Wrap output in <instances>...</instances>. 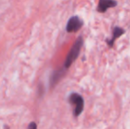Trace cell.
Instances as JSON below:
<instances>
[{
    "instance_id": "1",
    "label": "cell",
    "mask_w": 130,
    "mask_h": 129,
    "mask_svg": "<svg viewBox=\"0 0 130 129\" xmlns=\"http://www.w3.org/2000/svg\"><path fill=\"white\" fill-rule=\"evenodd\" d=\"M82 44H83V40H82V37H79L75 41V43H74L72 49L70 50L67 59H66V61H65L66 68L70 67V65L73 64V62L78 58L79 54H80V49H82Z\"/></svg>"
},
{
    "instance_id": "2",
    "label": "cell",
    "mask_w": 130,
    "mask_h": 129,
    "mask_svg": "<svg viewBox=\"0 0 130 129\" xmlns=\"http://www.w3.org/2000/svg\"><path fill=\"white\" fill-rule=\"evenodd\" d=\"M69 101L74 106V116H79L82 112L83 110V106H84V101L83 98L82 97V96H80L77 93H73L69 97Z\"/></svg>"
},
{
    "instance_id": "3",
    "label": "cell",
    "mask_w": 130,
    "mask_h": 129,
    "mask_svg": "<svg viewBox=\"0 0 130 129\" xmlns=\"http://www.w3.org/2000/svg\"><path fill=\"white\" fill-rule=\"evenodd\" d=\"M83 22L77 16H74V17L70 18L67 22V31L68 33H74L77 32L79 29L82 27Z\"/></svg>"
},
{
    "instance_id": "4",
    "label": "cell",
    "mask_w": 130,
    "mask_h": 129,
    "mask_svg": "<svg viewBox=\"0 0 130 129\" xmlns=\"http://www.w3.org/2000/svg\"><path fill=\"white\" fill-rule=\"evenodd\" d=\"M117 5V2L115 0H99L98 5V11L99 12H106L108 8H111Z\"/></svg>"
},
{
    "instance_id": "5",
    "label": "cell",
    "mask_w": 130,
    "mask_h": 129,
    "mask_svg": "<svg viewBox=\"0 0 130 129\" xmlns=\"http://www.w3.org/2000/svg\"><path fill=\"white\" fill-rule=\"evenodd\" d=\"M124 33H125L124 29H122V28H115L112 32V37H111V39L110 40V41H108V45H109L110 47H112L113 43H114L115 40L120 37L121 34H123Z\"/></svg>"
},
{
    "instance_id": "6",
    "label": "cell",
    "mask_w": 130,
    "mask_h": 129,
    "mask_svg": "<svg viewBox=\"0 0 130 129\" xmlns=\"http://www.w3.org/2000/svg\"><path fill=\"white\" fill-rule=\"evenodd\" d=\"M27 129H37V126H36V124L34 122L30 123V124L28 125V127H27Z\"/></svg>"
}]
</instances>
